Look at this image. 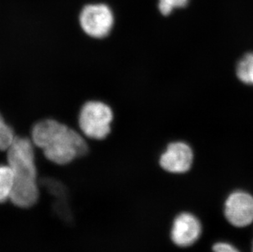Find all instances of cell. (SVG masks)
Returning a JSON list of instances; mask_svg holds the SVG:
<instances>
[{
  "label": "cell",
  "instance_id": "obj_3",
  "mask_svg": "<svg viewBox=\"0 0 253 252\" xmlns=\"http://www.w3.org/2000/svg\"><path fill=\"white\" fill-rule=\"evenodd\" d=\"M80 30L89 38L103 40L116 26V14L112 6L102 1L87 2L78 14Z\"/></svg>",
  "mask_w": 253,
  "mask_h": 252
},
{
  "label": "cell",
  "instance_id": "obj_9",
  "mask_svg": "<svg viewBox=\"0 0 253 252\" xmlns=\"http://www.w3.org/2000/svg\"><path fill=\"white\" fill-rule=\"evenodd\" d=\"M238 78L247 84L253 85V53L245 55L237 66Z\"/></svg>",
  "mask_w": 253,
  "mask_h": 252
},
{
  "label": "cell",
  "instance_id": "obj_11",
  "mask_svg": "<svg viewBox=\"0 0 253 252\" xmlns=\"http://www.w3.org/2000/svg\"><path fill=\"white\" fill-rule=\"evenodd\" d=\"M189 0H158V10L163 16H168L174 8L186 7Z\"/></svg>",
  "mask_w": 253,
  "mask_h": 252
},
{
  "label": "cell",
  "instance_id": "obj_5",
  "mask_svg": "<svg viewBox=\"0 0 253 252\" xmlns=\"http://www.w3.org/2000/svg\"><path fill=\"white\" fill-rule=\"evenodd\" d=\"M225 215L235 227L243 228L253 222V197L244 192H235L227 198Z\"/></svg>",
  "mask_w": 253,
  "mask_h": 252
},
{
  "label": "cell",
  "instance_id": "obj_8",
  "mask_svg": "<svg viewBox=\"0 0 253 252\" xmlns=\"http://www.w3.org/2000/svg\"><path fill=\"white\" fill-rule=\"evenodd\" d=\"M13 188V174L8 165L0 166V203L10 199Z\"/></svg>",
  "mask_w": 253,
  "mask_h": 252
},
{
  "label": "cell",
  "instance_id": "obj_13",
  "mask_svg": "<svg viewBox=\"0 0 253 252\" xmlns=\"http://www.w3.org/2000/svg\"></svg>",
  "mask_w": 253,
  "mask_h": 252
},
{
  "label": "cell",
  "instance_id": "obj_1",
  "mask_svg": "<svg viewBox=\"0 0 253 252\" xmlns=\"http://www.w3.org/2000/svg\"><path fill=\"white\" fill-rule=\"evenodd\" d=\"M31 139L43 152L46 159L54 164L67 165L88 152L84 135L55 119H43L31 128Z\"/></svg>",
  "mask_w": 253,
  "mask_h": 252
},
{
  "label": "cell",
  "instance_id": "obj_6",
  "mask_svg": "<svg viewBox=\"0 0 253 252\" xmlns=\"http://www.w3.org/2000/svg\"><path fill=\"white\" fill-rule=\"evenodd\" d=\"M202 234V225L197 217L190 213H181L174 219L171 239L175 245L187 248L196 243Z\"/></svg>",
  "mask_w": 253,
  "mask_h": 252
},
{
  "label": "cell",
  "instance_id": "obj_12",
  "mask_svg": "<svg viewBox=\"0 0 253 252\" xmlns=\"http://www.w3.org/2000/svg\"><path fill=\"white\" fill-rule=\"evenodd\" d=\"M213 252H240L234 246L226 243H218L213 246Z\"/></svg>",
  "mask_w": 253,
  "mask_h": 252
},
{
  "label": "cell",
  "instance_id": "obj_10",
  "mask_svg": "<svg viewBox=\"0 0 253 252\" xmlns=\"http://www.w3.org/2000/svg\"><path fill=\"white\" fill-rule=\"evenodd\" d=\"M17 135L12 126L7 124L0 113V152H7L14 142Z\"/></svg>",
  "mask_w": 253,
  "mask_h": 252
},
{
  "label": "cell",
  "instance_id": "obj_2",
  "mask_svg": "<svg viewBox=\"0 0 253 252\" xmlns=\"http://www.w3.org/2000/svg\"><path fill=\"white\" fill-rule=\"evenodd\" d=\"M7 165L13 174V188L10 197L12 203L28 208L39 198L35 145L31 138L17 136L7 151Z\"/></svg>",
  "mask_w": 253,
  "mask_h": 252
},
{
  "label": "cell",
  "instance_id": "obj_4",
  "mask_svg": "<svg viewBox=\"0 0 253 252\" xmlns=\"http://www.w3.org/2000/svg\"><path fill=\"white\" fill-rule=\"evenodd\" d=\"M113 118V111L109 105L101 101H88L80 110V130L86 138L103 140L110 134Z\"/></svg>",
  "mask_w": 253,
  "mask_h": 252
},
{
  "label": "cell",
  "instance_id": "obj_7",
  "mask_svg": "<svg viewBox=\"0 0 253 252\" xmlns=\"http://www.w3.org/2000/svg\"><path fill=\"white\" fill-rule=\"evenodd\" d=\"M194 160L193 151L184 143H173L161 156L160 165L163 169L170 173L181 174L191 168Z\"/></svg>",
  "mask_w": 253,
  "mask_h": 252
}]
</instances>
